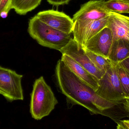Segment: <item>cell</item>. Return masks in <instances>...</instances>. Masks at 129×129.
<instances>
[{"label":"cell","mask_w":129,"mask_h":129,"mask_svg":"<svg viewBox=\"0 0 129 129\" xmlns=\"http://www.w3.org/2000/svg\"><path fill=\"white\" fill-rule=\"evenodd\" d=\"M12 0H0V17L5 18L7 17L11 10Z\"/></svg>","instance_id":"e0dca14e"},{"label":"cell","mask_w":129,"mask_h":129,"mask_svg":"<svg viewBox=\"0 0 129 129\" xmlns=\"http://www.w3.org/2000/svg\"><path fill=\"white\" fill-rule=\"evenodd\" d=\"M59 51L62 54H66L71 57L99 80L104 75L96 68L86 55L82 46L78 44L73 38Z\"/></svg>","instance_id":"8992f818"},{"label":"cell","mask_w":129,"mask_h":129,"mask_svg":"<svg viewBox=\"0 0 129 129\" xmlns=\"http://www.w3.org/2000/svg\"><path fill=\"white\" fill-rule=\"evenodd\" d=\"M129 57V41L120 39L113 41L108 58L117 65Z\"/></svg>","instance_id":"7c38bea8"},{"label":"cell","mask_w":129,"mask_h":129,"mask_svg":"<svg viewBox=\"0 0 129 129\" xmlns=\"http://www.w3.org/2000/svg\"><path fill=\"white\" fill-rule=\"evenodd\" d=\"M116 129H127L120 122H118L117 123V125L116 128Z\"/></svg>","instance_id":"7402d4cb"},{"label":"cell","mask_w":129,"mask_h":129,"mask_svg":"<svg viewBox=\"0 0 129 129\" xmlns=\"http://www.w3.org/2000/svg\"><path fill=\"white\" fill-rule=\"evenodd\" d=\"M42 0H12L11 9L20 15H24L35 9L41 4Z\"/></svg>","instance_id":"4fadbf2b"},{"label":"cell","mask_w":129,"mask_h":129,"mask_svg":"<svg viewBox=\"0 0 129 129\" xmlns=\"http://www.w3.org/2000/svg\"><path fill=\"white\" fill-rule=\"evenodd\" d=\"M108 1H111V0H108Z\"/></svg>","instance_id":"cb8c5ba5"},{"label":"cell","mask_w":129,"mask_h":129,"mask_svg":"<svg viewBox=\"0 0 129 129\" xmlns=\"http://www.w3.org/2000/svg\"><path fill=\"white\" fill-rule=\"evenodd\" d=\"M84 49L86 54L92 63L104 74L113 64L109 58L96 54L84 48Z\"/></svg>","instance_id":"5bb4252c"},{"label":"cell","mask_w":129,"mask_h":129,"mask_svg":"<svg viewBox=\"0 0 129 129\" xmlns=\"http://www.w3.org/2000/svg\"><path fill=\"white\" fill-rule=\"evenodd\" d=\"M36 16L42 22L55 29L66 34L73 33V20L63 12L48 10L40 11Z\"/></svg>","instance_id":"ba28073f"},{"label":"cell","mask_w":129,"mask_h":129,"mask_svg":"<svg viewBox=\"0 0 129 129\" xmlns=\"http://www.w3.org/2000/svg\"><path fill=\"white\" fill-rule=\"evenodd\" d=\"M121 1L129 4V0H121Z\"/></svg>","instance_id":"603a6c76"},{"label":"cell","mask_w":129,"mask_h":129,"mask_svg":"<svg viewBox=\"0 0 129 129\" xmlns=\"http://www.w3.org/2000/svg\"><path fill=\"white\" fill-rule=\"evenodd\" d=\"M22 77L15 71L0 66V94L9 102L23 101Z\"/></svg>","instance_id":"5b68a950"},{"label":"cell","mask_w":129,"mask_h":129,"mask_svg":"<svg viewBox=\"0 0 129 129\" xmlns=\"http://www.w3.org/2000/svg\"><path fill=\"white\" fill-rule=\"evenodd\" d=\"M55 75L58 87L66 97L69 108L75 105L83 107L91 114H101L111 117L108 111L119 103L108 101L99 95L92 88L77 76L59 60Z\"/></svg>","instance_id":"6da1fadb"},{"label":"cell","mask_w":129,"mask_h":129,"mask_svg":"<svg viewBox=\"0 0 129 129\" xmlns=\"http://www.w3.org/2000/svg\"><path fill=\"white\" fill-rule=\"evenodd\" d=\"M58 103L51 88L43 77L36 79L31 94L30 113L32 117L36 120L42 119L48 116Z\"/></svg>","instance_id":"3957f363"},{"label":"cell","mask_w":129,"mask_h":129,"mask_svg":"<svg viewBox=\"0 0 129 129\" xmlns=\"http://www.w3.org/2000/svg\"><path fill=\"white\" fill-rule=\"evenodd\" d=\"M113 42L111 30L107 26L89 39L83 48L108 58Z\"/></svg>","instance_id":"9c48e42d"},{"label":"cell","mask_w":129,"mask_h":129,"mask_svg":"<svg viewBox=\"0 0 129 129\" xmlns=\"http://www.w3.org/2000/svg\"><path fill=\"white\" fill-rule=\"evenodd\" d=\"M28 31L40 45L59 51L73 38L72 34H66L49 26L36 15L29 19Z\"/></svg>","instance_id":"7a4b0ae2"},{"label":"cell","mask_w":129,"mask_h":129,"mask_svg":"<svg viewBox=\"0 0 129 129\" xmlns=\"http://www.w3.org/2000/svg\"><path fill=\"white\" fill-rule=\"evenodd\" d=\"M120 63L129 70V57Z\"/></svg>","instance_id":"ffe728a7"},{"label":"cell","mask_w":129,"mask_h":129,"mask_svg":"<svg viewBox=\"0 0 129 129\" xmlns=\"http://www.w3.org/2000/svg\"><path fill=\"white\" fill-rule=\"evenodd\" d=\"M117 65L113 64L99 80V86L95 92L108 101L121 104H123L126 97L121 87Z\"/></svg>","instance_id":"277c9868"},{"label":"cell","mask_w":129,"mask_h":129,"mask_svg":"<svg viewBox=\"0 0 129 129\" xmlns=\"http://www.w3.org/2000/svg\"><path fill=\"white\" fill-rule=\"evenodd\" d=\"M61 60L77 76L92 88L96 91L99 86V80L66 54H62Z\"/></svg>","instance_id":"8fae6325"},{"label":"cell","mask_w":129,"mask_h":129,"mask_svg":"<svg viewBox=\"0 0 129 129\" xmlns=\"http://www.w3.org/2000/svg\"><path fill=\"white\" fill-rule=\"evenodd\" d=\"M103 7L109 12H114L117 13L129 14V4L121 0H111L104 1Z\"/></svg>","instance_id":"9a60e30c"},{"label":"cell","mask_w":129,"mask_h":129,"mask_svg":"<svg viewBox=\"0 0 129 129\" xmlns=\"http://www.w3.org/2000/svg\"><path fill=\"white\" fill-rule=\"evenodd\" d=\"M123 104L125 111L129 113V98H126Z\"/></svg>","instance_id":"d6986e66"},{"label":"cell","mask_w":129,"mask_h":129,"mask_svg":"<svg viewBox=\"0 0 129 129\" xmlns=\"http://www.w3.org/2000/svg\"><path fill=\"white\" fill-rule=\"evenodd\" d=\"M128 116L129 117V116Z\"/></svg>","instance_id":"d4e9b609"},{"label":"cell","mask_w":129,"mask_h":129,"mask_svg":"<svg viewBox=\"0 0 129 129\" xmlns=\"http://www.w3.org/2000/svg\"><path fill=\"white\" fill-rule=\"evenodd\" d=\"M104 1L91 0L82 5L73 17L74 23H85L108 16L110 12L104 8Z\"/></svg>","instance_id":"52a82bcc"},{"label":"cell","mask_w":129,"mask_h":129,"mask_svg":"<svg viewBox=\"0 0 129 129\" xmlns=\"http://www.w3.org/2000/svg\"><path fill=\"white\" fill-rule=\"evenodd\" d=\"M117 73L126 98H129V70L121 63L117 65Z\"/></svg>","instance_id":"2e32d148"},{"label":"cell","mask_w":129,"mask_h":129,"mask_svg":"<svg viewBox=\"0 0 129 129\" xmlns=\"http://www.w3.org/2000/svg\"><path fill=\"white\" fill-rule=\"evenodd\" d=\"M120 122L126 128L129 129V119L120 120Z\"/></svg>","instance_id":"44dd1931"},{"label":"cell","mask_w":129,"mask_h":129,"mask_svg":"<svg viewBox=\"0 0 129 129\" xmlns=\"http://www.w3.org/2000/svg\"><path fill=\"white\" fill-rule=\"evenodd\" d=\"M107 27L111 30L113 41L120 39L129 41V17L110 12Z\"/></svg>","instance_id":"30bf717a"},{"label":"cell","mask_w":129,"mask_h":129,"mask_svg":"<svg viewBox=\"0 0 129 129\" xmlns=\"http://www.w3.org/2000/svg\"><path fill=\"white\" fill-rule=\"evenodd\" d=\"M71 0H47L48 2L54 6H59L67 4Z\"/></svg>","instance_id":"ac0fdd59"}]
</instances>
